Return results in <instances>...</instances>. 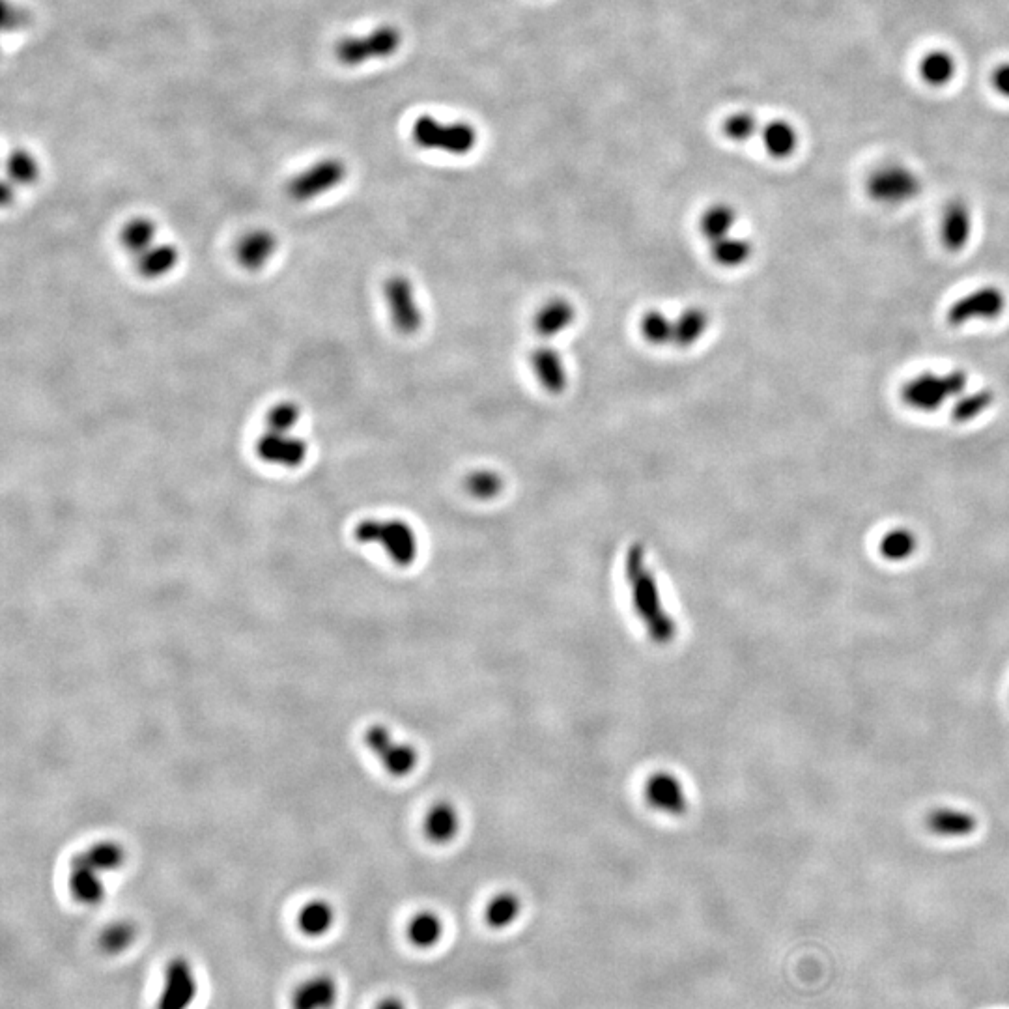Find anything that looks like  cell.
I'll return each instance as SVG.
<instances>
[{"mask_svg":"<svg viewBox=\"0 0 1009 1009\" xmlns=\"http://www.w3.org/2000/svg\"><path fill=\"white\" fill-rule=\"evenodd\" d=\"M120 240L129 253L141 256L154 245L156 225L146 217H135L129 221L126 227L122 228Z\"/></svg>","mask_w":1009,"mask_h":1009,"instance_id":"d6a6232c","label":"cell"},{"mask_svg":"<svg viewBox=\"0 0 1009 1009\" xmlns=\"http://www.w3.org/2000/svg\"><path fill=\"white\" fill-rule=\"evenodd\" d=\"M520 899L512 892H501L492 897L484 910V920L492 929H503L511 925L520 914Z\"/></svg>","mask_w":1009,"mask_h":1009,"instance_id":"e575fe53","label":"cell"},{"mask_svg":"<svg viewBox=\"0 0 1009 1009\" xmlns=\"http://www.w3.org/2000/svg\"><path fill=\"white\" fill-rule=\"evenodd\" d=\"M529 365L535 380L550 395H563L569 385V374L561 354L552 346H539L531 352Z\"/></svg>","mask_w":1009,"mask_h":1009,"instance_id":"4fadbf2b","label":"cell"},{"mask_svg":"<svg viewBox=\"0 0 1009 1009\" xmlns=\"http://www.w3.org/2000/svg\"><path fill=\"white\" fill-rule=\"evenodd\" d=\"M135 925L129 922H114L107 925L100 935V948L105 953H120L128 950L135 940Z\"/></svg>","mask_w":1009,"mask_h":1009,"instance_id":"74e56055","label":"cell"},{"mask_svg":"<svg viewBox=\"0 0 1009 1009\" xmlns=\"http://www.w3.org/2000/svg\"><path fill=\"white\" fill-rule=\"evenodd\" d=\"M991 85L995 88L996 94L1009 100V62L1000 64L991 75Z\"/></svg>","mask_w":1009,"mask_h":1009,"instance_id":"60d3db41","label":"cell"},{"mask_svg":"<svg viewBox=\"0 0 1009 1009\" xmlns=\"http://www.w3.org/2000/svg\"><path fill=\"white\" fill-rule=\"evenodd\" d=\"M925 825L942 838H965L976 830L978 823L967 811L938 808L927 815Z\"/></svg>","mask_w":1009,"mask_h":1009,"instance_id":"d6986e66","label":"cell"},{"mask_svg":"<svg viewBox=\"0 0 1009 1009\" xmlns=\"http://www.w3.org/2000/svg\"><path fill=\"white\" fill-rule=\"evenodd\" d=\"M197 996V980L191 965L176 957L165 970V987L159 996L157 1009H187Z\"/></svg>","mask_w":1009,"mask_h":1009,"instance_id":"7c38bea8","label":"cell"},{"mask_svg":"<svg viewBox=\"0 0 1009 1009\" xmlns=\"http://www.w3.org/2000/svg\"><path fill=\"white\" fill-rule=\"evenodd\" d=\"M443 935V924L440 916L434 912H419L408 925V938L412 940L413 946L417 948H432L438 944Z\"/></svg>","mask_w":1009,"mask_h":1009,"instance_id":"836d02e7","label":"cell"},{"mask_svg":"<svg viewBox=\"0 0 1009 1009\" xmlns=\"http://www.w3.org/2000/svg\"><path fill=\"white\" fill-rule=\"evenodd\" d=\"M299 415L301 412L294 402H281V404L273 406L266 415V425L270 427L271 432L286 434L290 428L296 427Z\"/></svg>","mask_w":1009,"mask_h":1009,"instance_id":"ab89813d","label":"cell"},{"mask_svg":"<svg viewBox=\"0 0 1009 1009\" xmlns=\"http://www.w3.org/2000/svg\"><path fill=\"white\" fill-rule=\"evenodd\" d=\"M178 251L172 245H152L146 253L139 256V266L137 270L146 279H157L167 273H171L172 268L178 264Z\"/></svg>","mask_w":1009,"mask_h":1009,"instance_id":"f1b7e54d","label":"cell"},{"mask_svg":"<svg viewBox=\"0 0 1009 1009\" xmlns=\"http://www.w3.org/2000/svg\"><path fill=\"white\" fill-rule=\"evenodd\" d=\"M277 249V240L268 230L247 232L236 245V258L247 270L262 268Z\"/></svg>","mask_w":1009,"mask_h":1009,"instance_id":"ac0fdd59","label":"cell"},{"mask_svg":"<svg viewBox=\"0 0 1009 1009\" xmlns=\"http://www.w3.org/2000/svg\"><path fill=\"white\" fill-rule=\"evenodd\" d=\"M337 1002V985L327 976H318L299 985L292 996V1009H331Z\"/></svg>","mask_w":1009,"mask_h":1009,"instance_id":"ffe728a7","label":"cell"},{"mask_svg":"<svg viewBox=\"0 0 1009 1009\" xmlns=\"http://www.w3.org/2000/svg\"><path fill=\"white\" fill-rule=\"evenodd\" d=\"M967 385L965 370L953 369L944 374L922 372L903 385L901 398L916 412H937L950 400L961 397L967 391Z\"/></svg>","mask_w":1009,"mask_h":1009,"instance_id":"7a4b0ae2","label":"cell"},{"mask_svg":"<svg viewBox=\"0 0 1009 1009\" xmlns=\"http://www.w3.org/2000/svg\"><path fill=\"white\" fill-rule=\"evenodd\" d=\"M737 225V210L725 202H716L709 206L697 221L699 232L709 242H718L725 236H731V230Z\"/></svg>","mask_w":1009,"mask_h":1009,"instance_id":"603a6c76","label":"cell"},{"mask_svg":"<svg viewBox=\"0 0 1009 1009\" xmlns=\"http://www.w3.org/2000/svg\"><path fill=\"white\" fill-rule=\"evenodd\" d=\"M1008 307L1006 292L998 286H981L965 296L955 299L948 309V324L953 327L967 326L970 322L996 320Z\"/></svg>","mask_w":1009,"mask_h":1009,"instance_id":"8992f818","label":"cell"},{"mask_svg":"<svg viewBox=\"0 0 1009 1009\" xmlns=\"http://www.w3.org/2000/svg\"><path fill=\"white\" fill-rule=\"evenodd\" d=\"M2 193H4V195H2V204H4V206H8V204L12 202V189H10V182H6V184H4V187H2Z\"/></svg>","mask_w":1009,"mask_h":1009,"instance_id":"7bdbcfd3","label":"cell"},{"mask_svg":"<svg viewBox=\"0 0 1009 1009\" xmlns=\"http://www.w3.org/2000/svg\"><path fill=\"white\" fill-rule=\"evenodd\" d=\"M754 255V245L746 238L725 236L711 243V258L722 268H740Z\"/></svg>","mask_w":1009,"mask_h":1009,"instance_id":"d4e9b609","label":"cell"},{"mask_svg":"<svg viewBox=\"0 0 1009 1009\" xmlns=\"http://www.w3.org/2000/svg\"><path fill=\"white\" fill-rule=\"evenodd\" d=\"M626 585L630 591L632 610L636 613L643 630L656 645H669L679 634L675 617L668 612L660 585L654 578L647 559V550L640 542L628 546L625 554Z\"/></svg>","mask_w":1009,"mask_h":1009,"instance_id":"6da1fadb","label":"cell"},{"mask_svg":"<svg viewBox=\"0 0 1009 1009\" xmlns=\"http://www.w3.org/2000/svg\"><path fill=\"white\" fill-rule=\"evenodd\" d=\"M423 828H425L428 841H432L436 845L451 843L458 836V832H460V815H458V810H456L451 802H447V800L436 802L427 811Z\"/></svg>","mask_w":1009,"mask_h":1009,"instance_id":"e0dca14e","label":"cell"},{"mask_svg":"<svg viewBox=\"0 0 1009 1009\" xmlns=\"http://www.w3.org/2000/svg\"><path fill=\"white\" fill-rule=\"evenodd\" d=\"M335 922L333 907L326 901L307 903L299 912V931L307 937H322Z\"/></svg>","mask_w":1009,"mask_h":1009,"instance_id":"f546056e","label":"cell"},{"mask_svg":"<svg viewBox=\"0 0 1009 1009\" xmlns=\"http://www.w3.org/2000/svg\"><path fill=\"white\" fill-rule=\"evenodd\" d=\"M384 298L391 322L400 335L412 337L423 327V311L417 305L412 281L408 277L391 275L385 279Z\"/></svg>","mask_w":1009,"mask_h":1009,"instance_id":"9c48e42d","label":"cell"},{"mask_svg":"<svg viewBox=\"0 0 1009 1009\" xmlns=\"http://www.w3.org/2000/svg\"><path fill=\"white\" fill-rule=\"evenodd\" d=\"M376 1009H406V1008H404L402 1000H398V998H395V996H389V998H384V1000H382V1002L378 1004V1008Z\"/></svg>","mask_w":1009,"mask_h":1009,"instance_id":"b9f144b4","label":"cell"},{"mask_svg":"<svg viewBox=\"0 0 1009 1009\" xmlns=\"http://www.w3.org/2000/svg\"><path fill=\"white\" fill-rule=\"evenodd\" d=\"M70 890L72 896L83 905H98L105 896V888L100 879V871L86 866L79 860H72L70 867Z\"/></svg>","mask_w":1009,"mask_h":1009,"instance_id":"7402d4cb","label":"cell"},{"mask_svg":"<svg viewBox=\"0 0 1009 1009\" xmlns=\"http://www.w3.org/2000/svg\"><path fill=\"white\" fill-rule=\"evenodd\" d=\"M576 320L574 303L565 298L548 299L533 314V331L541 339H555L565 333Z\"/></svg>","mask_w":1009,"mask_h":1009,"instance_id":"2e32d148","label":"cell"},{"mask_svg":"<svg viewBox=\"0 0 1009 1009\" xmlns=\"http://www.w3.org/2000/svg\"><path fill=\"white\" fill-rule=\"evenodd\" d=\"M413 143L427 150H441L453 156H466L477 144V131L466 122L441 124L432 116H419L412 126Z\"/></svg>","mask_w":1009,"mask_h":1009,"instance_id":"5b68a950","label":"cell"},{"mask_svg":"<svg viewBox=\"0 0 1009 1009\" xmlns=\"http://www.w3.org/2000/svg\"><path fill=\"white\" fill-rule=\"evenodd\" d=\"M957 72V62L953 55L944 49L927 53L920 62V77L925 85L931 88H942L950 85Z\"/></svg>","mask_w":1009,"mask_h":1009,"instance_id":"cb8c5ba5","label":"cell"},{"mask_svg":"<svg viewBox=\"0 0 1009 1009\" xmlns=\"http://www.w3.org/2000/svg\"><path fill=\"white\" fill-rule=\"evenodd\" d=\"M972 236V214L967 202L953 200L940 221V242L946 251L961 253Z\"/></svg>","mask_w":1009,"mask_h":1009,"instance_id":"9a60e30c","label":"cell"},{"mask_svg":"<svg viewBox=\"0 0 1009 1009\" xmlns=\"http://www.w3.org/2000/svg\"><path fill=\"white\" fill-rule=\"evenodd\" d=\"M354 537L361 544H380L387 557L397 567H410L419 554V544L413 527L398 518L361 520L354 529Z\"/></svg>","mask_w":1009,"mask_h":1009,"instance_id":"3957f363","label":"cell"},{"mask_svg":"<svg viewBox=\"0 0 1009 1009\" xmlns=\"http://www.w3.org/2000/svg\"><path fill=\"white\" fill-rule=\"evenodd\" d=\"M866 191L869 199L894 208L918 199L922 193V180L903 163H886L869 174Z\"/></svg>","mask_w":1009,"mask_h":1009,"instance_id":"277c9868","label":"cell"},{"mask_svg":"<svg viewBox=\"0 0 1009 1009\" xmlns=\"http://www.w3.org/2000/svg\"><path fill=\"white\" fill-rule=\"evenodd\" d=\"M995 402V393L991 389H980L968 395L955 398L952 404V421L957 425H967L976 421L980 415L987 412Z\"/></svg>","mask_w":1009,"mask_h":1009,"instance_id":"4316f807","label":"cell"},{"mask_svg":"<svg viewBox=\"0 0 1009 1009\" xmlns=\"http://www.w3.org/2000/svg\"><path fill=\"white\" fill-rule=\"evenodd\" d=\"M763 144L767 148L768 154L776 159H787L795 154L798 146V133L796 129L783 120H774L763 129L761 133Z\"/></svg>","mask_w":1009,"mask_h":1009,"instance_id":"484cf974","label":"cell"},{"mask_svg":"<svg viewBox=\"0 0 1009 1009\" xmlns=\"http://www.w3.org/2000/svg\"><path fill=\"white\" fill-rule=\"evenodd\" d=\"M256 455L268 464L298 468L307 456V443L283 432H266L256 441Z\"/></svg>","mask_w":1009,"mask_h":1009,"instance_id":"5bb4252c","label":"cell"},{"mask_svg":"<svg viewBox=\"0 0 1009 1009\" xmlns=\"http://www.w3.org/2000/svg\"><path fill=\"white\" fill-rule=\"evenodd\" d=\"M73 858L103 873V871H114V869L122 866L124 860H126V853L114 841H100V843H94L92 847H88L86 851L73 856Z\"/></svg>","mask_w":1009,"mask_h":1009,"instance_id":"83f0119b","label":"cell"},{"mask_svg":"<svg viewBox=\"0 0 1009 1009\" xmlns=\"http://www.w3.org/2000/svg\"><path fill=\"white\" fill-rule=\"evenodd\" d=\"M464 488L471 498L490 501L503 492L505 481L494 469H475L466 475Z\"/></svg>","mask_w":1009,"mask_h":1009,"instance_id":"1f68e13d","label":"cell"},{"mask_svg":"<svg viewBox=\"0 0 1009 1009\" xmlns=\"http://www.w3.org/2000/svg\"><path fill=\"white\" fill-rule=\"evenodd\" d=\"M365 742L370 752L380 759L382 767L395 778L412 774L419 763V754L412 744L395 739L384 725H370L365 733Z\"/></svg>","mask_w":1009,"mask_h":1009,"instance_id":"ba28073f","label":"cell"},{"mask_svg":"<svg viewBox=\"0 0 1009 1009\" xmlns=\"http://www.w3.org/2000/svg\"><path fill=\"white\" fill-rule=\"evenodd\" d=\"M344 176H346V165L339 159L327 157V159L314 163L313 167H309L307 171L298 174L288 184V195L299 202L316 199L322 193L331 191L333 187L341 184Z\"/></svg>","mask_w":1009,"mask_h":1009,"instance_id":"30bf717a","label":"cell"},{"mask_svg":"<svg viewBox=\"0 0 1009 1009\" xmlns=\"http://www.w3.org/2000/svg\"><path fill=\"white\" fill-rule=\"evenodd\" d=\"M757 131V118L750 113L731 114L724 122V133L727 139L735 143L750 141Z\"/></svg>","mask_w":1009,"mask_h":1009,"instance_id":"f35d334b","label":"cell"},{"mask_svg":"<svg viewBox=\"0 0 1009 1009\" xmlns=\"http://www.w3.org/2000/svg\"><path fill=\"white\" fill-rule=\"evenodd\" d=\"M709 314L701 307H688L673 320V342L675 348H692L709 329Z\"/></svg>","mask_w":1009,"mask_h":1009,"instance_id":"44dd1931","label":"cell"},{"mask_svg":"<svg viewBox=\"0 0 1009 1009\" xmlns=\"http://www.w3.org/2000/svg\"><path fill=\"white\" fill-rule=\"evenodd\" d=\"M640 335L651 346H671L673 342V320L668 314L651 309L641 314Z\"/></svg>","mask_w":1009,"mask_h":1009,"instance_id":"4dcf8cb0","label":"cell"},{"mask_svg":"<svg viewBox=\"0 0 1009 1009\" xmlns=\"http://www.w3.org/2000/svg\"><path fill=\"white\" fill-rule=\"evenodd\" d=\"M6 169H8V178L14 184H34L38 180V176H40L38 161L27 150H15V152H12V156L8 157Z\"/></svg>","mask_w":1009,"mask_h":1009,"instance_id":"8d00e7d4","label":"cell"},{"mask_svg":"<svg viewBox=\"0 0 1009 1009\" xmlns=\"http://www.w3.org/2000/svg\"><path fill=\"white\" fill-rule=\"evenodd\" d=\"M918 537L905 527L888 531L879 544V552L888 561H905L916 552Z\"/></svg>","mask_w":1009,"mask_h":1009,"instance_id":"d590c367","label":"cell"},{"mask_svg":"<svg viewBox=\"0 0 1009 1009\" xmlns=\"http://www.w3.org/2000/svg\"><path fill=\"white\" fill-rule=\"evenodd\" d=\"M402 42L397 27H378L367 36L344 38L335 47V57L344 66H359L370 58H385L395 55Z\"/></svg>","mask_w":1009,"mask_h":1009,"instance_id":"52a82bcc","label":"cell"},{"mask_svg":"<svg viewBox=\"0 0 1009 1009\" xmlns=\"http://www.w3.org/2000/svg\"><path fill=\"white\" fill-rule=\"evenodd\" d=\"M645 800L658 813L681 817L690 806L683 782L668 770H656L645 782Z\"/></svg>","mask_w":1009,"mask_h":1009,"instance_id":"8fae6325","label":"cell"}]
</instances>
